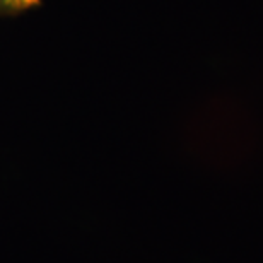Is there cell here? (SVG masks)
Listing matches in <instances>:
<instances>
[{"label":"cell","mask_w":263,"mask_h":263,"mask_svg":"<svg viewBox=\"0 0 263 263\" xmlns=\"http://www.w3.org/2000/svg\"><path fill=\"white\" fill-rule=\"evenodd\" d=\"M41 5V0H0V19L15 17Z\"/></svg>","instance_id":"obj_1"}]
</instances>
